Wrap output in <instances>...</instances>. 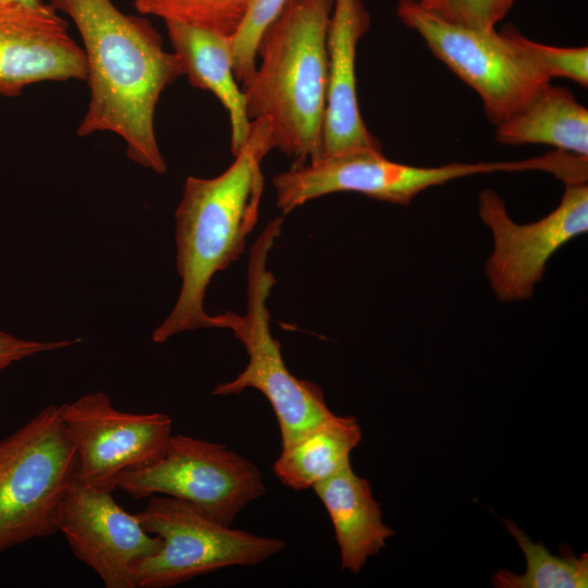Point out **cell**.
Instances as JSON below:
<instances>
[{"instance_id": "cell-1", "label": "cell", "mask_w": 588, "mask_h": 588, "mask_svg": "<svg viewBox=\"0 0 588 588\" xmlns=\"http://www.w3.org/2000/svg\"><path fill=\"white\" fill-rule=\"evenodd\" d=\"M66 14L82 38L89 99L77 135L110 132L122 138L127 158L157 174L167 171L155 113L166 88L183 69L152 23L125 14L112 0H48Z\"/></svg>"}, {"instance_id": "cell-2", "label": "cell", "mask_w": 588, "mask_h": 588, "mask_svg": "<svg viewBox=\"0 0 588 588\" xmlns=\"http://www.w3.org/2000/svg\"><path fill=\"white\" fill-rule=\"evenodd\" d=\"M274 148L271 123L250 122L248 136L221 174L187 176L175 211L176 268L181 278L177 299L151 339L163 343L197 329L215 328L205 295L213 275L243 254L254 230L264 192V158Z\"/></svg>"}, {"instance_id": "cell-3", "label": "cell", "mask_w": 588, "mask_h": 588, "mask_svg": "<svg viewBox=\"0 0 588 588\" xmlns=\"http://www.w3.org/2000/svg\"><path fill=\"white\" fill-rule=\"evenodd\" d=\"M332 9L333 0H286L261 34L259 65L242 86L248 119L270 121L274 148L293 166L322 157Z\"/></svg>"}, {"instance_id": "cell-4", "label": "cell", "mask_w": 588, "mask_h": 588, "mask_svg": "<svg viewBox=\"0 0 588 588\" xmlns=\"http://www.w3.org/2000/svg\"><path fill=\"white\" fill-rule=\"evenodd\" d=\"M282 223L283 217L272 219L249 250L246 313L238 315L225 310L213 315L215 328L233 332L245 347L248 363L236 378L216 387L212 394H238L249 388L261 392L272 406L281 442L285 445L332 412L318 384L298 379L289 371L280 343L271 333L267 301L275 279L267 264Z\"/></svg>"}, {"instance_id": "cell-5", "label": "cell", "mask_w": 588, "mask_h": 588, "mask_svg": "<svg viewBox=\"0 0 588 588\" xmlns=\"http://www.w3.org/2000/svg\"><path fill=\"white\" fill-rule=\"evenodd\" d=\"M77 458L61 405H48L0 440V554L57 531Z\"/></svg>"}, {"instance_id": "cell-6", "label": "cell", "mask_w": 588, "mask_h": 588, "mask_svg": "<svg viewBox=\"0 0 588 588\" xmlns=\"http://www.w3.org/2000/svg\"><path fill=\"white\" fill-rule=\"evenodd\" d=\"M396 14L480 96L494 125L551 81L516 44L511 26L498 33L448 23L424 10L418 0H399Z\"/></svg>"}, {"instance_id": "cell-7", "label": "cell", "mask_w": 588, "mask_h": 588, "mask_svg": "<svg viewBox=\"0 0 588 588\" xmlns=\"http://www.w3.org/2000/svg\"><path fill=\"white\" fill-rule=\"evenodd\" d=\"M161 539L137 568V588H169L230 566H254L283 551L285 541L216 523L186 502L156 494L136 514Z\"/></svg>"}, {"instance_id": "cell-8", "label": "cell", "mask_w": 588, "mask_h": 588, "mask_svg": "<svg viewBox=\"0 0 588 588\" xmlns=\"http://www.w3.org/2000/svg\"><path fill=\"white\" fill-rule=\"evenodd\" d=\"M117 488L135 499L160 494L181 500L225 526L266 492L252 461L225 444L185 434H172L159 460L124 473Z\"/></svg>"}, {"instance_id": "cell-9", "label": "cell", "mask_w": 588, "mask_h": 588, "mask_svg": "<svg viewBox=\"0 0 588 588\" xmlns=\"http://www.w3.org/2000/svg\"><path fill=\"white\" fill-rule=\"evenodd\" d=\"M528 159L489 162H454L416 167L392 161L382 150L353 149L326 156L316 162L292 166L272 179L277 207L286 215L318 197L353 192L396 205H409L422 191L475 174L528 171Z\"/></svg>"}, {"instance_id": "cell-10", "label": "cell", "mask_w": 588, "mask_h": 588, "mask_svg": "<svg viewBox=\"0 0 588 588\" xmlns=\"http://www.w3.org/2000/svg\"><path fill=\"white\" fill-rule=\"evenodd\" d=\"M558 207L542 219L519 224L493 189L479 194L478 213L493 237L486 275L500 301L529 298L547 262L563 245L588 231L587 182L567 183Z\"/></svg>"}, {"instance_id": "cell-11", "label": "cell", "mask_w": 588, "mask_h": 588, "mask_svg": "<svg viewBox=\"0 0 588 588\" xmlns=\"http://www.w3.org/2000/svg\"><path fill=\"white\" fill-rule=\"evenodd\" d=\"M61 414L76 453L77 479L101 490L113 491L121 475L159 460L172 436L167 414L122 412L102 391L61 404Z\"/></svg>"}, {"instance_id": "cell-12", "label": "cell", "mask_w": 588, "mask_h": 588, "mask_svg": "<svg viewBox=\"0 0 588 588\" xmlns=\"http://www.w3.org/2000/svg\"><path fill=\"white\" fill-rule=\"evenodd\" d=\"M57 531L106 588H137L138 566L161 547V539L148 532L136 514L124 511L112 491L78 479L62 503Z\"/></svg>"}, {"instance_id": "cell-13", "label": "cell", "mask_w": 588, "mask_h": 588, "mask_svg": "<svg viewBox=\"0 0 588 588\" xmlns=\"http://www.w3.org/2000/svg\"><path fill=\"white\" fill-rule=\"evenodd\" d=\"M87 79V60L49 3L0 1V96L42 82Z\"/></svg>"}, {"instance_id": "cell-14", "label": "cell", "mask_w": 588, "mask_h": 588, "mask_svg": "<svg viewBox=\"0 0 588 588\" xmlns=\"http://www.w3.org/2000/svg\"><path fill=\"white\" fill-rule=\"evenodd\" d=\"M369 27L370 15L362 0H333L327 30L329 87L322 157L360 148L382 150L363 120L356 88L357 44Z\"/></svg>"}, {"instance_id": "cell-15", "label": "cell", "mask_w": 588, "mask_h": 588, "mask_svg": "<svg viewBox=\"0 0 588 588\" xmlns=\"http://www.w3.org/2000/svg\"><path fill=\"white\" fill-rule=\"evenodd\" d=\"M166 27L183 75L192 86L210 91L228 111L231 151L235 156L248 136L252 121L233 71L231 37L175 22H166Z\"/></svg>"}, {"instance_id": "cell-16", "label": "cell", "mask_w": 588, "mask_h": 588, "mask_svg": "<svg viewBox=\"0 0 588 588\" xmlns=\"http://www.w3.org/2000/svg\"><path fill=\"white\" fill-rule=\"evenodd\" d=\"M313 489L334 527L341 568L358 574L368 558L379 553L394 535L383 523L369 481L348 465Z\"/></svg>"}, {"instance_id": "cell-17", "label": "cell", "mask_w": 588, "mask_h": 588, "mask_svg": "<svg viewBox=\"0 0 588 588\" xmlns=\"http://www.w3.org/2000/svg\"><path fill=\"white\" fill-rule=\"evenodd\" d=\"M504 145L543 144L588 157V110L565 87L550 83L495 124Z\"/></svg>"}, {"instance_id": "cell-18", "label": "cell", "mask_w": 588, "mask_h": 588, "mask_svg": "<svg viewBox=\"0 0 588 588\" xmlns=\"http://www.w3.org/2000/svg\"><path fill=\"white\" fill-rule=\"evenodd\" d=\"M363 438L353 416L331 413L293 441L282 445L273 473L286 487L309 489L351 465V452Z\"/></svg>"}, {"instance_id": "cell-19", "label": "cell", "mask_w": 588, "mask_h": 588, "mask_svg": "<svg viewBox=\"0 0 588 588\" xmlns=\"http://www.w3.org/2000/svg\"><path fill=\"white\" fill-rule=\"evenodd\" d=\"M526 558V572L502 569L494 574L497 588H587L588 554L553 555L542 542H532L512 520H504Z\"/></svg>"}, {"instance_id": "cell-20", "label": "cell", "mask_w": 588, "mask_h": 588, "mask_svg": "<svg viewBox=\"0 0 588 588\" xmlns=\"http://www.w3.org/2000/svg\"><path fill=\"white\" fill-rule=\"evenodd\" d=\"M255 0H134V9L163 22H175L233 37Z\"/></svg>"}, {"instance_id": "cell-21", "label": "cell", "mask_w": 588, "mask_h": 588, "mask_svg": "<svg viewBox=\"0 0 588 588\" xmlns=\"http://www.w3.org/2000/svg\"><path fill=\"white\" fill-rule=\"evenodd\" d=\"M285 1L255 0L240 29L231 37L233 71L241 86L245 85L255 73L258 40Z\"/></svg>"}, {"instance_id": "cell-22", "label": "cell", "mask_w": 588, "mask_h": 588, "mask_svg": "<svg viewBox=\"0 0 588 588\" xmlns=\"http://www.w3.org/2000/svg\"><path fill=\"white\" fill-rule=\"evenodd\" d=\"M512 35L527 58L550 79L564 77L588 85V48H561L536 42L511 26Z\"/></svg>"}, {"instance_id": "cell-23", "label": "cell", "mask_w": 588, "mask_h": 588, "mask_svg": "<svg viewBox=\"0 0 588 588\" xmlns=\"http://www.w3.org/2000/svg\"><path fill=\"white\" fill-rule=\"evenodd\" d=\"M428 13L452 24L475 29H494L515 0H418Z\"/></svg>"}, {"instance_id": "cell-24", "label": "cell", "mask_w": 588, "mask_h": 588, "mask_svg": "<svg viewBox=\"0 0 588 588\" xmlns=\"http://www.w3.org/2000/svg\"><path fill=\"white\" fill-rule=\"evenodd\" d=\"M81 342V338L58 341L26 340L0 330V370L37 354L68 348Z\"/></svg>"}, {"instance_id": "cell-25", "label": "cell", "mask_w": 588, "mask_h": 588, "mask_svg": "<svg viewBox=\"0 0 588 588\" xmlns=\"http://www.w3.org/2000/svg\"><path fill=\"white\" fill-rule=\"evenodd\" d=\"M0 1H22L27 3H39L42 2V0H0Z\"/></svg>"}]
</instances>
